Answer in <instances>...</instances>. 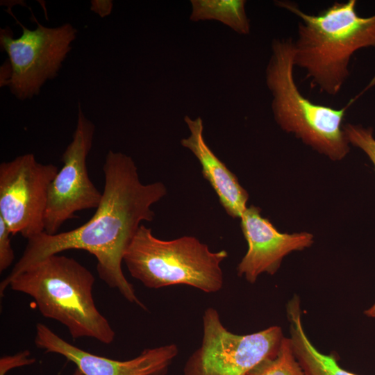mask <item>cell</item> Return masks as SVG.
<instances>
[{
	"instance_id": "obj_1",
	"label": "cell",
	"mask_w": 375,
	"mask_h": 375,
	"mask_svg": "<svg viewBox=\"0 0 375 375\" xmlns=\"http://www.w3.org/2000/svg\"><path fill=\"white\" fill-rule=\"evenodd\" d=\"M103 171L104 188L93 216L73 230L53 235L43 232L28 239L22 257L0 283L1 294L12 278L32 265L66 250L81 249L96 258L101 280L129 302L146 309L122 264L142 222L153 220L151 206L167 194V188L160 181L142 183L134 160L122 152L109 150Z\"/></svg>"
},
{
	"instance_id": "obj_2",
	"label": "cell",
	"mask_w": 375,
	"mask_h": 375,
	"mask_svg": "<svg viewBox=\"0 0 375 375\" xmlns=\"http://www.w3.org/2000/svg\"><path fill=\"white\" fill-rule=\"evenodd\" d=\"M275 4L299 20L293 40L295 67L303 69L312 85L322 92L338 94L349 76L353 54L375 48V14L359 15L356 0L335 2L317 14L308 13L291 1Z\"/></svg>"
},
{
	"instance_id": "obj_3",
	"label": "cell",
	"mask_w": 375,
	"mask_h": 375,
	"mask_svg": "<svg viewBox=\"0 0 375 375\" xmlns=\"http://www.w3.org/2000/svg\"><path fill=\"white\" fill-rule=\"evenodd\" d=\"M94 281L76 260L55 254L22 272L8 288L31 297L42 316L63 324L73 340L88 337L109 344L115 333L95 305Z\"/></svg>"
},
{
	"instance_id": "obj_4",
	"label": "cell",
	"mask_w": 375,
	"mask_h": 375,
	"mask_svg": "<svg viewBox=\"0 0 375 375\" xmlns=\"http://www.w3.org/2000/svg\"><path fill=\"white\" fill-rule=\"evenodd\" d=\"M294 68L293 40L274 39L265 80L272 96L274 120L282 130L319 153L333 160L343 159L350 148L342 122L353 100L340 108L312 101L299 90Z\"/></svg>"
},
{
	"instance_id": "obj_5",
	"label": "cell",
	"mask_w": 375,
	"mask_h": 375,
	"mask_svg": "<svg viewBox=\"0 0 375 375\" xmlns=\"http://www.w3.org/2000/svg\"><path fill=\"white\" fill-rule=\"evenodd\" d=\"M227 257L226 250L212 251L194 236L163 240L142 224L124 262L130 274L148 288L185 285L215 293L223 287L221 265Z\"/></svg>"
},
{
	"instance_id": "obj_6",
	"label": "cell",
	"mask_w": 375,
	"mask_h": 375,
	"mask_svg": "<svg viewBox=\"0 0 375 375\" xmlns=\"http://www.w3.org/2000/svg\"><path fill=\"white\" fill-rule=\"evenodd\" d=\"M202 319L201 343L187 360L184 375H248L260 363L276 356L284 338L277 326L251 334H235L211 307Z\"/></svg>"
},
{
	"instance_id": "obj_7",
	"label": "cell",
	"mask_w": 375,
	"mask_h": 375,
	"mask_svg": "<svg viewBox=\"0 0 375 375\" xmlns=\"http://www.w3.org/2000/svg\"><path fill=\"white\" fill-rule=\"evenodd\" d=\"M35 22L37 27L31 30L17 21L22 28L17 38L8 27L0 33L1 48L12 69L8 88L22 101L38 95L47 81L57 76L78 33L69 23L53 28Z\"/></svg>"
},
{
	"instance_id": "obj_8",
	"label": "cell",
	"mask_w": 375,
	"mask_h": 375,
	"mask_svg": "<svg viewBox=\"0 0 375 375\" xmlns=\"http://www.w3.org/2000/svg\"><path fill=\"white\" fill-rule=\"evenodd\" d=\"M58 171L31 153L0 164V217L12 235L28 240L44 232L48 190Z\"/></svg>"
},
{
	"instance_id": "obj_9",
	"label": "cell",
	"mask_w": 375,
	"mask_h": 375,
	"mask_svg": "<svg viewBox=\"0 0 375 375\" xmlns=\"http://www.w3.org/2000/svg\"><path fill=\"white\" fill-rule=\"evenodd\" d=\"M95 126L78 103L77 122L72 140L62 155V166L48 190L44 232L58 233L59 228L76 212L97 208L102 197L89 177L87 158L92 148Z\"/></svg>"
},
{
	"instance_id": "obj_10",
	"label": "cell",
	"mask_w": 375,
	"mask_h": 375,
	"mask_svg": "<svg viewBox=\"0 0 375 375\" xmlns=\"http://www.w3.org/2000/svg\"><path fill=\"white\" fill-rule=\"evenodd\" d=\"M35 344L46 352L64 356L84 375H165L178 353L176 344H169L146 349L131 360H112L67 342L41 323L36 326Z\"/></svg>"
},
{
	"instance_id": "obj_11",
	"label": "cell",
	"mask_w": 375,
	"mask_h": 375,
	"mask_svg": "<svg viewBox=\"0 0 375 375\" xmlns=\"http://www.w3.org/2000/svg\"><path fill=\"white\" fill-rule=\"evenodd\" d=\"M260 211V208L250 206L240 218L248 249L237 267V273L250 283H254L263 273L274 274L285 256L313 243V236L308 232L280 233L269 219L262 217Z\"/></svg>"
},
{
	"instance_id": "obj_12",
	"label": "cell",
	"mask_w": 375,
	"mask_h": 375,
	"mask_svg": "<svg viewBox=\"0 0 375 375\" xmlns=\"http://www.w3.org/2000/svg\"><path fill=\"white\" fill-rule=\"evenodd\" d=\"M184 121L190 135L182 139L181 144L189 149L199 162L203 176L217 194L227 215L233 218H240L247 208L248 192L240 185L237 176L206 144L202 119L185 116Z\"/></svg>"
},
{
	"instance_id": "obj_13",
	"label": "cell",
	"mask_w": 375,
	"mask_h": 375,
	"mask_svg": "<svg viewBox=\"0 0 375 375\" xmlns=\"http://www.w3.org/2000/svg\"><path fill=\"white\" fill-rule=\"evenodd\" d=\"M287 315L294 353L308 375H358L342 368L333 354H324L314 347L303 328L297 296L288 302Z\"/></svg>"
},
{
	"instance_id": "obj_14",
	"label": "cell",
	"mask_w": 375,
	"mask_h": 375,
	"mask_svg": "<svg viewBox=\"0 0 375 375\" xmlns=\"http://www.w3.org/2000/svg\"><path fill=\"white\" fill-rule=\"evenodd\" d=\"M244 0H192L190 19L192 22L216 20L240 35L250 33Z\"/></svg>"
},
{
	"instance_id": "obj_15",
	"label": "cell",
	"mask_w": 375,
	"mask_h": 375,
	"mask_svg": "<svg viewBox=\"0 0 375 375\" xmlns=\"http://www.w3.org/2000/svg\"><path fill=\"white\" fill-rule=\"evenodd\" d=\"M248 375H308L297 359L290 338L284 337L276 356L256 367Z\"/></svg>"
},
{
	"instance_id": "obj_16",
	"label": "cell",
	"mask_w": 375,
	"mask_h": 375,
	"mask_svg": "<svg viewBox=\"0 0 375 375\" xmlns=\"http://www.w3.org/2000/svg\"><path fill=\"white\" fill-rule=\"evenodd\" d=\"M343 129L349 144L359 148L367 155L375 171V138L373 128L348 123L344 124Z\"/></svg>"
},
{
	"instance_id": "obj_17",
	"label": "cell",
	"mask_w": 375,
	"mask_h": 375,
	"mask_svg": "<svg viewBox=\"0 0 375 375\" xmlns=\"http://www.w3.org/2000/svg\"><path fill=\"white\" fill-rule=\"evenodd\" d=\"M11 233L1 217H0V272L10 266L15 254L10 243Z\"/></svg>"
},
{
	"instance_id": "obj_18",
	"label": "cell",
	"mask_w": 375,
	"mask_h": 375,
	"mask_svg": "<svg viewBox=\"0 0 375 375\" xmlns=\"http://www.w3.org/2000/svg\"><path fill=\"white\" fill-rule=\"evenodd\" d=\"M90 4V10L101 18L110 15L113 7L111 0H92Z\"/></svg>"
},
{
	"instance_id": "obj_19",
	"label": "cell",
	"mask_w": 375,
	"mask_h": 375,
	"mask_svg": "<svg viewBox=\"0 0 375 375\" xmlns=\"http://www.w3.org/2000/svg\"><path fill=\"white\" fill-rule=\"evenodd\" d=\"M12 66L8 59H7L1 66L0 86L1 88L4 86L8 87L9 83L12 78Z\"/></svg>"
},
{
	"instance_id": "obj_20",
	"label": "cell",
	"mask_w": 375,
	"mask_h": 375,
	"mask_svg": "<svg viewBox=\"0 0 375 375\" xmlns=\"http://www.w3.org/2000/svg\"><path fill=\"white\" fill-rule=\"evenodd\" d=\"M364 314L368 317L375 318V303L369 308L365 310L364 311Z\"/></svg>"
},
{
	"instance_id": "obj_21",
	"label": "cell",
	"mask_w": 375,
	"mask_h": 375,
	"mask_svg": "<svg viewBox=\"0 0 375 375\" xmlns=\"http://www.w3.org/2000/svg\"><path fill=\"white\" fill-rule=\"evenodd\" d=\"M72 375H84L78 369H76Z\"/></svg>"
},
{
	"instance_id": "obj_22",
	"label": "cell",
	"mask_w": 375,
	"mask_h": 375,
	"mask_svg": "<svg viewBox=\"0 0 375 375\" xmlns=\"http://www.w3.org/2000/svg\"><path fill=\"white\" fill-rule=\"evenodd\" d=\"M8 372L0 369V375H5Z\"/></svg>"
}]
</instances>
